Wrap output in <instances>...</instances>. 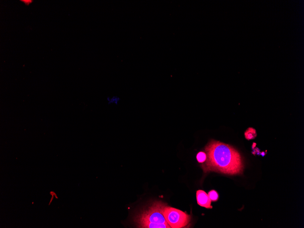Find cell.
<instances>
[{
    "instance_id": "52a82bcc",
    "label": "cell",
    "mask_w": 304,
    "mask_h": 228,
    "mask_svg": "<svg viewBox=\"0 0 304 228\" xmlns=\"http://www.w3.org/2000/svg\"><path fill=\"white\" fill-rule=\"evenodd\" d=\"M197 159L199 163H203L207 159V155L203 152H199L197 155Z\"/></svg>"
},
{
    "instance_id": "3957f363",
    "label": "cell",
    "mask_w": 304,
    "mask_h": 228,
    "mask_svg": "<svg viewBox=\"0 0 304 228\" xmlns=\"http://www.w3.org/2000/svg\"><path fill=\"white\" fill-rule=\"evenodd\" d=\"M163 215L171 228H188L191 219L185 212L168 206L164 208Z\"/></svg>"
},
{
    "instance_id": "9c48e42d",
    "label": "cell",
    "mask_w": 304,
    "mask_h": 228,
    "mask_svg": "<svg viewBox=\"0 0 304 228\" xmlns=\"http://www.w3.org/2000/svg\"><path fill=\"white\" fill-rule=\"evenodd\" d=\"M21 2H23L26 5H29L32 2V1H30V0H24L23 1L22 0Z\"/></svg>"
},
{
    "instance_id": "7a4b0ae2",
    "label": "cell",
    "mask_w": 304,
    "mask_h": 228,
    "mask_svg": "<svg viewBox=\"0 0 304 228\" xmlns=\"http://www.w3.org/2000/svg\"><path fill=\"white\" fill-rule=\"evenodd\" d=\"M167 204L156 201L141 211L134 219L138 228H171L163 215Z\"/></svg>"
},
{
    "instance_id": "6da1fadb",
    "label": "cell",
    "mask_w": 304,
    "mask_h": 228,
    "mask_svg": "<svg viewBox=\"0 0 304 228\" xmlns=\"http://www.w3.org/2000/svg\"><path fill=\"white\" fill-rule=\"evenodd\" d=\"M204 150L207 159L201 167L205 173L214 171L230 175L242 174L243 159L232 146L212 140L206 145Z\"/></svg>"
},
{
    "instance_id": "277c9868",
    "label": "cell",
    "mask_w": 304,
    "mask_h": 228,
    "mask_svg": "<svg viewBox=\"0 0 304 228\" xmlns=\"http://www.w3.org/2000/svg\"><path fill=\"white\" fill-rule=\"evenodd\" d=\"M196 198L197 203L202 207L207 209H212L211 199L208 194L203 190H199L196 192Z\"/></svg>"
},
{
    "instance_id": "8992f818",
    "label": "cell",
    "mask_w": 304,
    "mask_h": 228,
    "mask_svg": "<svg viewBox=\"0 0 304 228\" xmlns=\"http://www.w3.org/2000/svg\"><path fill=\"white\" fill-rule=\"evenodd\" d=\"M107 100L109 105L115 104V105H117L120 101V98L117 96H114L112 97H107Z\"/></svg>"
},
{
    "instance_id": "5b68a950",
    "label": "cell",
    "mask_w": 304,
    "mask_h": 228,
    "mask_svg": "<svg viewBox=\"0 0 304 228\" xmlns=\"http://www.w3.org/2000/svg\"><path fill=\"white\" fill-rule=\"evenodd\" d=\"M245 138L247 140H250L255 139L257 136L255 129L252 128H249L247 129L245 133Z\"/></svg>"
},
{
    "instance_id": "ba28073f",
    "label": "cell",
    "mask_w": 304,
    "mask_h": 228,
    "mask_svg": "<svg viewBox=\"0 0 304 228\" xmlns=\"http://www.w3.org/2000/svg\"><path fill=\"white\" fill-rule=\"evenodd\" d=\"M208 195L211 199V201L216 202L218 201L219 198V195L217 191L214 190H211L208 193Z\"/></svg>"
}]
</instances>
